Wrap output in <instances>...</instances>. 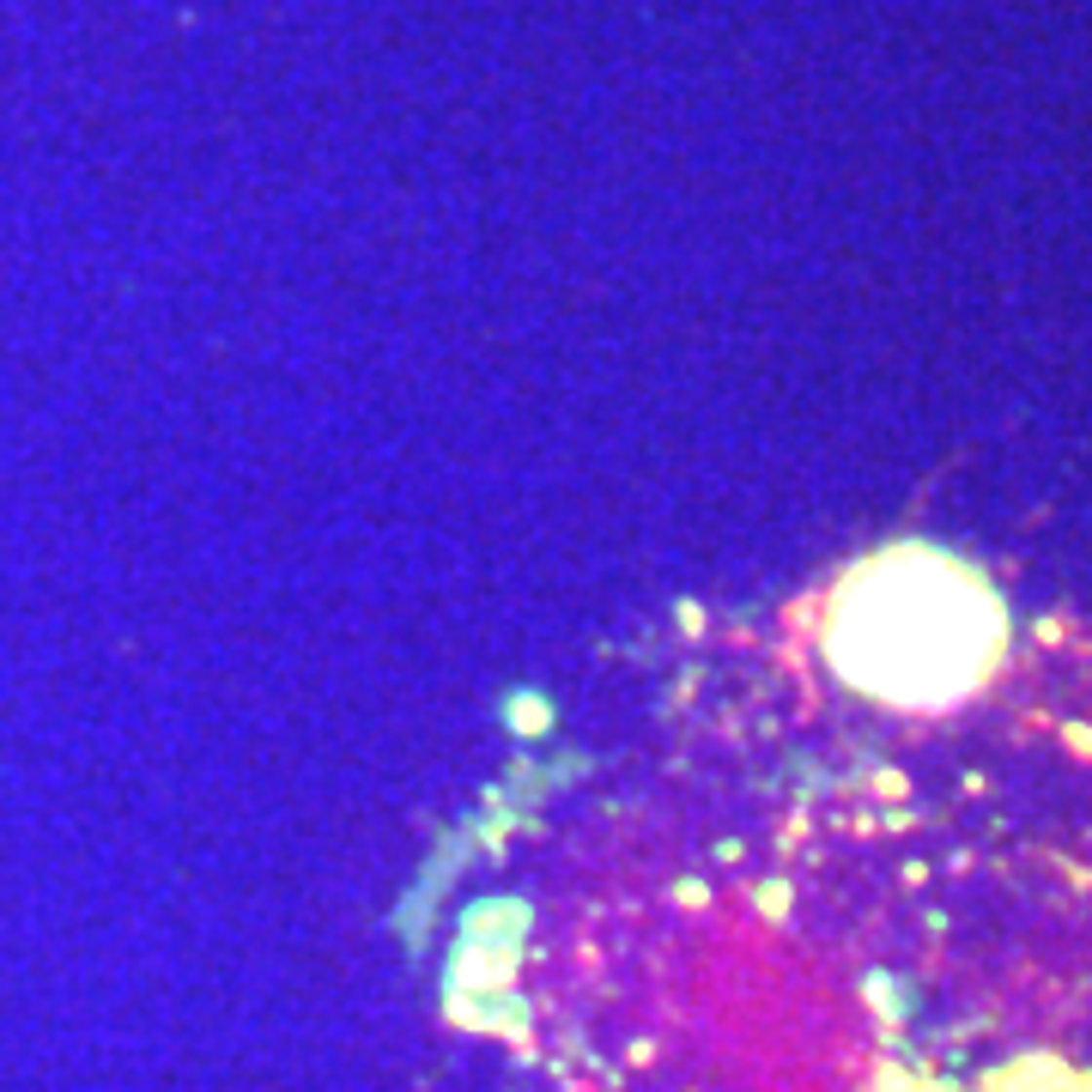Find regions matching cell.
Returning <instances> with one entry per match:
<instances>
[{
    "instance_id": "obj_1",
    "label": "cell",
    "mask_w": 1092,
    "mask_h": 1092,
    "mask_svg": "<svg viewBox=\"0 0 1092 1092\" xmlns=\"http://www.w3.org/2000/svg\"><path fill=\"white\" fill-rule=\"evenodd\" d=\"M1001 655V601L971 565L898 546L856 565L832 595L826 662L880 704L935 710L983 686Z\"/></svg>"
}]
</instances>
